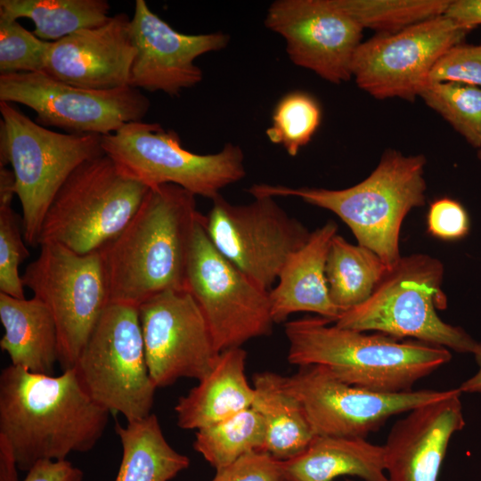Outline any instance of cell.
<instances>
[{
  "mask_svg": "<svg viewBox=\"0 0 481 481\" xmlns=\"http://www.w3.org/2000/svg\"><path fill=\"white\" fill-rule=\"evenodd\" d=\"M110 412L96 404L73 368L59 376L10 364L0 375V435L12 446L19 470L92 450Z\"/></svg>",
  "mask_w": 481,
  "mask_h": 481,
  "instance_id": "6da1fadb",
  "label": "cell"
},
{
  "mask_svg": "<svg viewBox=\"0 0 481 481\" xmlns=\"http://www.w3.org/2000/svg\"><path fill=\"white\" fill-rule=\"evenodd\" d=\"M195 195L175 184L150 188L140 208L100 249L109 301L138 307L169 290H186L189 251L201 216Z\"/></svg>",
  "mask_w": 481,
  "mask_h": 481,
  "instance_id": "7a4b0ae2",
  "label": "cell"
},
{
  "mask_svg": "<svg viewBox=\"0 0 481 481\" xmlns=\"http://www.w3.org/2000/svg\"><path fill=\"white\" fill-rule=\"evenodd\" d=\"M322 316L285 323L288 361L298 366L320 365L338 379L383 393L412 390L420 379L450 362L449 349L419 340H401L330 325Z\"/></svg>",
  "mask_w": 481,
  "mask_h": 481,
  "instance_id": "3957f363",
  "label": "cell"
},
{
  "mask_svg": "<svg viewBox=\"0 0 481 481\" xmlns=\"http://www.w3.org/2000/svg\"><path fill=\"white\" fill-rule=\"evenodd\" d=\"M423 155L388 150L362 182L340 190L253 184L254 197H297L336 214L350 228L357 244L376 253L389 268L402 257L399 249L404 219L426 201Z\"/></svg>",
  "mask_w": 481,
  "mask_h": 481,
  "instance_id": "277c9868",
  "label": "cell"
},
{
  "mask_svg": "<svg viewBox=\"0 0 481 481\" xmlns=\"http://www.w3.org/2000/svg\"><path fill=\"white\" fill-rule=\"evenodd\" d=\"M443 278L440 260L426 254L402 257L371 297L343 312L335 324L398 339L412 338L472 354L477 342L462 328L444 322L437 314V308L446 306Z\"/></svg>",
  "mask_w": 481,
  "mask_h": 481,
  "instance_id": "5b68a950",
  "label": "cell"
},
{
  "mask_svg": "<svg viewBox=\"0 0 481 481\" xmlns=\"http://www.w3.org/2000/svg\"><path fill=\"white\" fill-rule=\"evenodd\" d=\"M0 167L11 164L25 241L38 246L45 216L55 195L81 164L104 154L102 135L59 133L0 102Z\"/></svg>",
  "mask_w": 481,
  "mask_h": 481,
  "instance_id": "8992f818",
  "label": "cell"
},
{
  "mask_svg": "<svg viewBox=\"0 0 481 481\" xmlns=\"http://www.w3.org/2000/svg\"><path fill=\"white\" fill-rule=\"evenodd\" d=\"M148 191L124 176L105 154L86 160L53 200L38 246L58 244L80 255L99 250L130 222Z\"/></svg>",
  "mask_w": 481,
  "mask_h": 481,
  "instance_id": "52a82bcc",
  "label": "cell"
},
{
  "mask_svg": "<svg viewBox=\"0 0 481 481\" xmlns=\"http://www.w3.org/2000/svg\"><path fill=\"white\" fill-rule=\"evenodd\" d=\"M102 149L124 176L149 189L175 184L212 200L246 175L239 145L227 143L211 154L194 153L183 148L175 131L158 123H126L102 135Z\"/></svg>",
  "mask_w": 481,
  "mask_h": 481,
  "instance_id": "ba28073f",
  "label": "cell"
},
{
  "mask_svg": "<svg viewBox=\"0 0 481 481\" xmlns=\"http://www.w3.org/2000/svg\"><path fill=\"white\" fill-rule=\"evenodd\" d=\"M100 406L126 422L149 416L156 386L145 360L138 307L110 303L72 367Z\"/></svg>",
  "mask_w": 481,
  "mask_h": 481,
  "instance_id": "9c48e42d",
  "label": "cell"
},
{
  "mask_svg": "<svg viewBox=\"0 0 481 481\" xmlns=\"http://www.w3.org/2000/svg\"><path fill=\"white\" fill-rule=\"evenodd\" d=\"M39 247L22 281L53 317L65 371L74 366L110 304L105 273L99 250L80 255L53 243Z\"/></svg>",
  "mask_w": 481,
  "mask_h": 481,
  "instance_id": "30bf717a",
  "label": "cell"
},
{
  "mask_svg": "<svg viewBox=\"0 0 481 481\" xmlns=\"http://www.w3.org/2000/svg\"><path fill=\"white\" fill-rule=\"evenodd\" d=\"M201 214L194 229L186 269V290L200 306L221 353L272 333L269 291L257 285L209 240Z\"/></svg>",
  "mask_w": 481,
  "mask_h": 481,
  "instance_id": "8fae6325",
  "label": "cell"
},
{
  "mask_svg": "<svg viewBox=\"0 0 481 481\" xmlns=\"http://www.w3.org/2000/svg\"><path fill=\"white\" fill-rule=\"evenodd\" d=\"M254 198L248 204L235 205L217 196L204 218V226L225 258L270 291L289 257L307 241L311 232L274 198Z\"/></svg>",
  "mask_w": 481,
  "mask_h": 481,
  "instance_id": "7c38bea8",
  "label": "cell"
},
{
  "mask_svg": "<svg viewBox=\"0 0 481 481\" xmlns=\"http://www.w3.org/2000/svg\"><path fill=\"white\" fill-rule=\"evenodd\" d=\"M0 102L32 109L35 121L69 134L105 135L142 121L149 99L130 86L91 90L60 81L44 71L0 75Z\"/></svg>",
  "mask_w": 481,
  "mask_h": 481,
  "instance_id": "4fadbf2b",
  "label": "cell"
},
{
  "mask_svg": "<svg viewBox=\"0 0 481 481\" xmlns=\"http://www.w3.org/2000/svg\"><path fill=\"white\" fill-rule=\"evenodd\" d=\"M315 436L365 438L390 417L442 400L454 389L383 393L346 384L320 365L299 366L283 378Z\"/></svg>",
  "mask_w": 481,
  "mask_h": 481,
  "instance_id": "5bb4252c",
  "label": "cell"
},
{
  "mask_svg": "<svg viewBox=\"0 0 481 481\" xmlns=\"http://www.w3.org/2000/svg\"><path fill=\"white\" fill-rule=\"evenodd\" d=\"M469 30L444 15L362 42L352 62L357 86L377 99L413 101L439 58Z\"/></svg>",
  "mask_w": 481,
  "mask_h": 481,
  "instance_id": "9a60e30c",
  "label": "cell"
},
{
  "mask_svg": "<svg viewBox=\"0 0 481 481\" xmlns=\"http://www.w3.org/2000/svg\"><path fill=\"white\" fill-rule=\"evenodd\" d=\"M138 314L146 364L157 388L181 378L199 381L210 372L220 353L187 290L159 293L140 305Z\"/></svg>",
  "mask_w": 481,
  "mask_h": 481,
  "instance_id": "2e32d148",
  "label": "cell"
},
{
  "mask_svg": "<svg viewBox=\"0 0 481 481\" xmlns=\"http://www.w3.org/2000/svg\"><path fill=\"white\" fill-rule=\"evenodd\" d=\"M265 25L284 38L295 65L333 84L351 79L363 29L335 0H276Z\"/></svg>",
  "mask_w": 481,
  "mask_h": 481,
  "instance_id": "e0dca14e",
  "label": "cell"
},
{
  "mask_svg": "<svg viewBox=\"0 0 481 481\" xmlns=\"http://www.w3.org/2000/svg\"><path fill=\"white\" fill-rule=\"evenodd\" d=\"M130 31L136 53L129 86L171 96L202 80L203 73L194 64L195 59L222 50L229 43V36L220 31L189 35L174 29L144 0L135 1Z\"/></svg>",
  "mask_w": 481,
  "mask_h": 481,
  "instance_id": "ac0fdd59",
  "label": "cell"
},
{
  "mask_svg": "<svg viewBox=\"0 0 481 481\" xmlns=\"http://www.w3.org/2000/svg\"><path fill=\"white\" fill-rule=\"evenodd\" d=\"M130 21L126 13H117L101 26L80 29L51 42L44 72L91 90L129 86L136 53Z\"/></svg>",
  "mask_w": 481,
  "mask_h": 481,
  "instance_id": "d6986e66",
  "label": "cell"
},
{
  "mask_svg": "<svg viewBox=\"0 0 481 481\" xmlns=\"http://www.w3.org/2000/svg\"><path fill=\"white\" fill-rule=\"evenodd\" d=\"M461 394L455 388L393 425L383 445L388 481H437L450 439L465 426Z\"/></svg>",
  "mask_w": 481,
  "mask_h": 481,
  "instance_id": "ffe728a7",
  "label": "cell"
},
{
  "mask_svg": "<svg viewBox=\"0 0 481 481\" xmlns=\"http://www.w3.org/2000/svg\"><path fill=\"white\" fill-rule=\"evenodd\" d=\"M338 224L328 221L311 232L307 241L282 266L277 284L269 291L274 323L298 312L314 313L335 322L342 314L330 298L326 260Z\"/></svg>",
  "mask_w": 481,
  "mask_h": 481,
  "instance_id": "44dd1931",
  "label": "cell"
},
{
  "mask_svg": "<svg viewBox=\"0 0 481 481\" xmlns=\"http://www.w3.org/2000/svg\"><path fill=\"white\" fill-rule=\"evenodd\" d=\"M246 359L241 346L220 353L210 372L178 399L175 411L181 428L198 430L251 407L254 388L245 374Z\"/></svg>",
  "mask_w": 481,
  "mask_h": 481,
  "instance_id": "7402d4cb",
  "label": "cell"
},
{
  "mask_svg": "<svg viewBox=\"0 0 481 481\" xmlns=\"http://www.w3.org/2000/svg\"><path fill=\"white\" fill-rule=\"evenodd\" d=\"M0 321L4 330L0 347L11 364L53 375L60 361L59 338L53 317L43 302L0 292Z\"/></svg>",
  "mask_w": 481,
  "mask_h": 481,
  "instance_id": "603a6c76",
  "label": "cell"
},
{
  "mask_svg": "<svg viewBox=\"0 0 481 481\" xmlns=\"http://www.w3.org/2000/svg\"><path fill=\"white\" fill-rule=\"evenodd\" d=\"M281 464L285 481H333L342 476L388 481L383 445L365 438L315 436L301 453Z\"/></svg>",
  "mask_w": 481,
  "mask_h": 481,
  "instance_id": "cb8c5ba5",
  "label": "cell"
},
{
  "mask_svg": "<svg viewBox=\"0 0 481 481\" xmlns=\"http://www.w3.org/2000/svg\"><path fill=\"white\" fill-rule=\"evenodd\" d=\"M283 378L271 371L253 376L251 407L265 424V451L278 461L298 455L315 436L301 404L287 390Z\"/></svg>",
  "mask_w": 481,
  "mask_h": 481,
  "instance_id": "d4e9b609",
  "label": "cell"
},
{
  "mask_svg": "<svg viewBox=\"0 0 481 481\" xmlns=\"http://www.w3.org/2000/svg\"><path fill=\"white\" fill-rule=\"evenodd\" d=\"M122 459L115 481H169L187 469L190 460L167 441L158 418L116 423Z\"/></svg>",
  "mask_w": 481,
  "mask_h": 481,
  "instance_id": "484cf974",
  "label": "cell"
},
{
  "mask_svg": "<svg viewBox=\"0 0 481 481\" xmlns=\"http://www.w3.org/2000/svg\"><path fill=\"white\" fill-rule=\"evenodd\" d=\"M387 270L372 250L352 244L337 233L331 240L325 267L331 301L342 313L363 303Z\"/></svg>",
  "mask_w": 481,
  "mask_h": 481,
  "instance_id": "4316f807",
  "label": "cell"
},
{
  "mask_svg": "<svg viewBox=\"0 0 481 481\" xmlns=\"http://www.w3.org/2000/svg\"><path fill=\"white\" fill-rule=\"evenodd\" d=\"M106 0H1L0 14L33 21V33L54 42L80 29L104 24L110 19Z\"/></svg>",
  "mask_w": 481,
  "mask_h": 481,
  "instance_id": "83f0119b",
  "label": "cell"
},
{
  "mask_svg": "<svg viewBox=\"0 0 481 481\" xmlns=\"http://www.w3.org/2000/svg\"><path fill=\"white\" fill-rule=\"evenodd\" d=\"M266 428L252 407L196 431L194 450L216 470L256 452H265Z\"/></svg>",
  "mask_w": 481,
  "mask_h": 481,
  "instance_id": "f1b7e54d",
  "label": "cell"
},
{
  "mask_svg": "<svg viewBox=\"0 0 481 481\" xmlns=\"http://www.w3.org/2000/svg\"><path fill=\"white\" fill-rule=\"evenodd\" d=\"M363 29L394 33L444 15L451 0H335Z\"/></svg>",
  "mask_w": 481,
  "mask_h": 481,
  "instance_id": "f546056e",
  "label": "cell"
},
{
  "mask_svg": "<svg viewBox=\"0 0 481 481\" xmlns=\"http://www.w3.org/2000/svg\"><path fill=\"white\" fill-rule=\"evenodd\" d=\"M419 96L465 140L481 149V87L456 82H428Z\"/></svg>",
  "mask_w": 481,
  "mask_h": 481,
  "instance_id": "4dcf8cb0",
  "label": "cell"
},
{
  "mask_svg": "<svg viewBox=\"0 0 481 481\" xmlns=\"http://www.w3.org/2000/svg\"><path fill=\"white\" fill-rule=\"evenodd\" d=\"M321 120V106L312 94L290 91L277 102L265 134L270 142L281 145L295 157L312 140Z\"/></svg>",
  "mask_w": 481,
  "mask_h": 481,
  "instance_id": "1f68e13d",
  "label": "cell"
},
{
  "mask_svg": "<svg viewBox=\"0 0 481 481\" xmlns=\"http://www.w3.org/2000/svg\"><path fill=\"white\" fill-rule=\"evenodd\" d=\"M50 44L0 14V75L45 71Z\"/></svg>",
  "mask_w": 481,
  "mask_h": 481,
  "instance_id": "d6a6232c",
  "label": "cell"
},
{
  "mask_svg": "<svg viewBox=\"0 0 481 481\" xmlns=\"http://www.w3.org/2000/svg\"><path fill=\"white\" fill-rule=\"evenodd\" d=\"M12 203L0 204V292L25 298L20 265L29 256Z\"/></svg>",
  "mask_w": 481,
  "mask_h": 481,
  "instance_id": "836d02e7",
  "label": "cell"
},
{
  "mask_svg": "<svg viewBox=\"0 0 481 481\" xmlns=\"http://www.w3.org/2000/svg\"><path fill=\"white\" fill-rule=\"evenodd\" d=\"M428 82H456L481 87V45H456L432 68Z\"/></svg>",
  "mask_w": 481,
  "mask_h": 481,
  "instance_id": "e575fe53",
  "label": "cell"
},
{
  "mask_svg": "<svg viewBox=\"0 0 481 481\" xmlns=\"http://www.w3.org/2000/svg\"><path fill=\"white\" fill-rule=\"evenodd\" d=\"M211 481H285V478L281 461L265 452H256L217 469Z\"/></svg>",
  "mask_w": 481,
  "mask_h": 481,
  "instance_id": "d590c367",
  "label": "cell"
},
{
  "mask_svg": "<svg viewBox=\"0 0 481 481\" xmlns=\"http://www.w3.org/2000/svg\"><path fill=\"white\" fill-rule=\"evenodd\" d=\"M427 224L430 234L444 240L462 239L470 227L464 207L450 198H442L430 204Z\"/></svg>",
  "mask_w": 481,
  "mask_h": 481,
  "instance_id": "8d00e7d4",
  "label": "cell"
},
{
  "mask_svg": "<svg viewBox=\"0 0 481 481\" xmlns=\"http://www.w3.org/2000/svg\"><path fill=\"white\" fill-rule=\"evenodd\" d=\"M83 471L67 460H43L37 462L23 481H82Z\"/></svg>",
  "mask_w": 481,
  "mask_h": 481,
  "instance_id": "74e56055",
  "label": "cell"
},
{
  "mask_svg": "<svg viewBox=\"0 0 481 481\" xmlns=\"http://www.w3.org/2000/svg\"><path fill=\"white\" fill-rule=\"evenodd\" d=\"M444 15L470 30L481 25V0H451Z\"/></svg>",
  "mask_w": 481,
  "mask_h": 481,
  "instance_id": "f35d334b",
  "label": "cell"
},
{
  "mask_svg": "<svg viewBox=\"0 0 481 481\" xmlns=\"http://www.w3.org/2000/svg\"><path fill=\"white\" fill-rule=\"evenodd\" d=\"M18 469L12 444L0 435V481H18Z\"/></svg>",
  "mask_w": 481,
  "mask_h": 481,
  "instance_id": "ab89813d",
  "label": "cell"
},
{
  "mask_svg": "<svg viewBox=\"0 0 481 481\" xmlns=\"http://www.w3.org/2000/svg\"><path fill=\"white\" fill-rule=\"evenodd\" d=\"M15 192V177L12 170L0 167V204L12 203Z\"/></svg>",
  "mask_w": 481,
  "mask_h": 481,
  "instance_id": "60d3db41",
  "label": "cell"
},
{
  "mask_svg": "<svg viewBox=\"0 0 481 481\" xmlns=\"http://www.w3.org/2000/svg\"><path fill=\"white\" fill-rule=\"evenodd\" d=\"M477 371L472 377L463 381L458 387L461 393H479L481 394V343L477 342L474 351Z\"/></svg>",
  "mask_w": 481,
  "mask_h": 481,
  "instance_id": "b9f144b4",
  "label": "cell"
},
{
  "mask_svg": "<svg viewBox=\"0 0 481 481\" xmlns=\"http://www.w3.org/2000/svg\"><path fill=\"white\" fill-rule=\"evenodd\" d=\"M478 157H479V159H481V149H479V151H478Z\"/></svg>",
  "mask_w": 481,
  "mask_h": 481,
  "instance_id": "7bdbcfd3",
  "label": "cell"
}]
</instances>
